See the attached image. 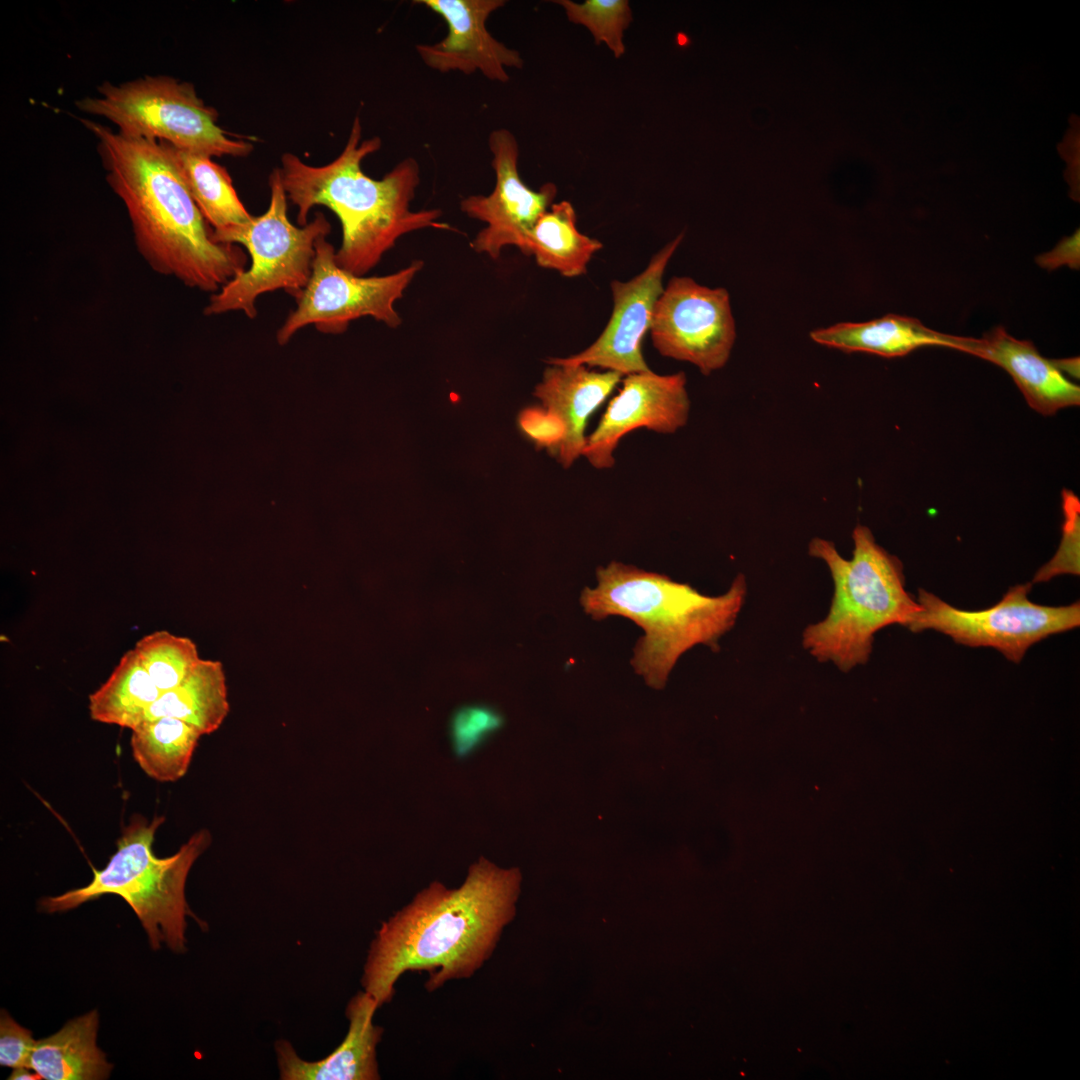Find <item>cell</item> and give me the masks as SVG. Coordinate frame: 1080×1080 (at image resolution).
Listing matches in <instances>:
<instances>
[{"mask_svg": "<svg viewBox=\"0 0 1080 1080\" xmlns=\"http://www.w3.org/2000/svg\"><path fill=\"white\" fill-rule=\"evenodd\" d=\"M1036 262L1048 270H1054L1061 265L1078 269L1080 264L1079 230L1072 236L1064 238L1052 251L1038 256Z\"/></svg>", "mask_w": 1080, "mask_h": 1080, "instance_id": "31", "label": "cell"}, {"mask_svg": "<svg viewBox=\"0 0 1080 1080\" xmlns=\"http://www.w3.org/2000/svg\"><path fill=\"white\" fill-rule=\"evenodd\" d=\"M1064 498V524L1062 539L1054 557L1042 566L1035 574L1033 583L1047 582L1052 578L1063 575H1079V535L1080 516L1079 501L1073 493L1066 491Z\"/></svg>", "mask_w": 1080, "mask_h": 1080, "instance_id": "28", "label": "cell"}, {"mask_svg": "<svg viewBox=\"0 0 1080 1080\" xmlns=\"http://www.w3.org/2000/svg\"><path fill=\"white\" fill-rule=\"evenodd\" d=\"M131 731L135 761L160 782H174L186 774L201 736L189 724L172 717L145 720Z\"/></svg>", "mask_w": 1080, "mask_h": 1080, "instance_id": "25", "label": "cell"}, {"mask_svg": "<svg viewBox=\"0 0 1080 1080\" xmlns=\"http://www.w3.org/2000/svg\"><path fill=\"white\" fill-rule=\"evenodd\" d=\"M379 1008L367 992H359L347 1005L349 1028L342 1043L317 1061L302 1059L286 1040L275 1044L280 1078L283 1080H377L380 1079L376 1048L383 1029L373 1024Z\"/></svg>", "mask_w": 1080, "mask_h": 1080, "instance_id": "18", "label": "cell"}, {"mask_svg": "<svg viewBox=\"0 0 1080 1080\" xmlns=\"http://www.w3.org/2000/svg\"><path fill=\"white\" fill-rule=\"evenodd\" d=\"M98 91V97L78 100V109L108 119L124 134L209 157H246L253 151L250 142L231 138L217 125V111L198 97L191 83L145 76L119 85L106 82Z\"/></svg>", "mask_w": 1080, "mask_h": 1080, "instance_id": "8", "label": "cell"}, {"mask_svg": "<svg viewBox=\"0 0 1080 1080\" xmlns=\"http://www.w3.org/2000/svg\"><path fill=\"white\" fill-rule=\"evenodd\" d=\"M96 1010L67 1022L57 1033L36 1041L31 1068L46 1080H99L112 1065L96 1045Z\"/></svg>", "mask_w": 1080, "mask_h": 1080, "instance_id": "20", "label": "cell"}, {"mask_svg": "<svg viewBox=\"0 0 1080 1080\" xmlns=\"http://www.w3.org/2000/svg\"><path fill=\"white\" fill-rule=\"evenodd\" d=\"M269 186L270 203L262 215L253 216L242 225L213 230L217 243L243 245L251 264L210 295L203 311L207 316L241 311L254 319L259 296L284 290L296 298L310 279L315 244L319 238L328 236L331 225L321 212L305 226L297 227L290 222L279 167L271 172Z\"/></svg>", "mask_w": 1080, "mask_h": 1080, "instance_id": "7", "label": "cell"}, {"mask_svg": "<svg viewBox=\"0 0 1080 1080\" xmlns=\"http://www.w3.org/2000/svg\"><path fill=\"white\" fill-rule=\"evenodd\" d=\"M8 1079L20 1080V1079H42V1077L29 1067H17L13 1068L12 1073Z\"/></svg>", "mask_w": 1080, "mask_h": 1080, "instance_id": "33", "label": "cell"}, {"mask_svg": "<svg viewBox=\"0 0 1080 1080\" xmlns=\"http://www.w3.org/2000/svg\"><path fill=\"white\" fill-rule=\"evenodd\" d=\"M488 146L495 173L494 189L489 195H471L460 203L463 213L486 224L472 247L492 259H497L506 246H515L528 256L529 235L553 204L557 188L546 183L535 191L524 184L518 171L519 146L511 131L493 130Z\"/></svg>", "mask_w": 1080, "mask_h": 1080, "instance_id": "12", "label": "cell"}, {"mask_svg": "<svg viewBox=\"0 0 1080 1080\" xmlns=\"http://www.w3.org/2000/svg\"><path fill=\"white\" fill-rule=\"evenodd\" d=\"M161 142L171 154L188 191L213 230L242 225L252 219L223 166L207 155Z\"/></svg>", "mask_w": 1080, "mask_h": 1080, "instance_id": "22", "label": "cell"}, {"mask_svg": "<svg viewBox=\"0 0 1080 1080\" xmlns=\"http://www.w3.org/2000/svg\"><path fill=\"white\" fill-rule=\"evenodd\" d=\"M1032 583L1009 588L992 607L980 611L962 610L935 594L919 589L920 610L906 625L911 632L935 630L969 647H991L1008 660L1020 663L1035 643L1080 624V603L1046 606L1032 602Z\"/></svg>", "mask_w": 1080, "mask_h": 1080, "instance_id": "9", "label": "cell"}, {"mask_svg": "<svg viewBox=\"0 0 1080 1080\" xmlns=\"http://www.w3.org/2000/svg\"><path fill=\"white\" fill-rule=\"evenodd\" d=\"M361 136L356 116L343 151L332 162L311 166L295 154L285 153L279 167L287 198L297 207L299 226L309 222L314 206H325L336 214L342 227L336 263L356 276L374 268L404 234L423 228L454 230L438 221V209H410L420 183L414 158H405L382 179L363 172L362 161L378 151L382 141L379 137L361 140Z\"/></svg>", "mask_w": 1080, "mask_h": 1080, "instance_id": "3", "label": "cell"}, {"mask_svg": "<svg viewBox=\"0 0 1080 1080\" xmlns=\"http://www.w3.org/2000/svg\"><path fill=\"white\" fill-rule=\"evenodd\" d=\"M36 1045L31 1032L20 1026L6 1011L0 1018V1064L10 1068L29 1067Z\"/></svg>", "mask_w": 1080, "mask_h": 1080, "instance_id": "30", "label": "cell"}, {"mask_svg": "<svg viewBox=\"0 0 1080 1080\" xmlns=\"http://www.w3.org/2000/svg\"><path fill=\"white\" fill-rule=\"evenodd\" d=\"M963 352L1004 369L1028 405L1044 416L1080 404V387L1067 379L1051 359L1043 357L1031 341L1014 338L1002 326L982 338L967 337Z\"/></svg>", "mask_w": 1080, "mask_h": 1080, "instance_id": "17", "label": "cell"}, {"mask_svg": "<svg viewBox=\"0 0 1080 1080\" xmlns=\"http://www.w3.org/2000/svg\"><path fill=\"white\" fill-rule=\"evenodd\" d=\"M1052 362L1062 374L1079 378V357L1052 359Z\"/></svg>", "mask_w": 1080, "mask_h": 1080, "instance_id": "32", "label": "cell"}, {"mask_svg": "<svg viewBox=\"0 0 1080 1080\" xmlns=\"http://www.w3.org/2000/svg\"><path fill=\"white\" fill-rule=\"evenodd\" d=\"M446 23L448 32L439 42L417 44L416 52L432 70L464 74L480 72L491 81L509 80L507 68L521 69L517 50L494 38L486 27L490 15L503 7L504 0H417Z\"/></svg>", "mask_w": 1080, "mask_h": 1080, "instance_id": "15", "label": "cell"}, {"mask_svg": "<svg viewBox=\"0 0 1080 1080\" xmlns=\"http://www.w3.org/2000/svg\"><path fill=\"white\" fill-rule=\"evenodd\" d=\"M622 376L615 371H593L585 365H552L545 370L534 395L560 429V440L551 453L565 468L582 455L588 418Z\"/></svg>", "mask_w": 1080, "mask_h": 1080, "instance_id": "16", "label": "cell"}, {"mask_svg": "<svg viewBox=\"0 0 1080 1080\" xmlns=\"http://www.w3.org/2000/svg\"><path fill=\"white\" fill-rule=\"evenodd\" d=\"M163 816L148 821L135 815L123 828L117 850L107 865L93 869L92 881L81 888L40 901L49 913L74 909L105 894L122 897L141 921L152 949L161 942L174 952L185 951L186 916H194L185 898L188 873L211 843L208 830L193 834L179 850L165 858L156 857L152 844Z\"/></svg>", "mask_w": 1080, "mask_h": 1080, "instance_id": "6", "label": "cell"}, {"mask_svg": "<svg viewBox=\"0 0 1080 1080\" xmlns=\"http://www.w3.org/2000/svg\"><path fill=\"white\" fill-rule=\"evenodd\" d=\"M596 577V587L581 593L583 610L595 620L625 617L643 629L631 665L657 689L686 651L699 644L719 649L718 640L735 625L747 595L742 574L718 596L617 561L599 567Z\"/></svg>", "mask_w": 1080, "mask_h": 1080, "instance_id": "4", "label": "cell"}, {"mask_svg": "<svg viewBox=\"0 0 1080 1080\" xmlns=\"http://www.w3.org/2000/svg\"><path fill=\"white\" fill-rule=\"evenodd\" d=\"M520 883L517 868H501L484 857L457 888L430 883L377 931L364 966L365 992L381 1007L407 971L428 972V991L471 977L513 920Z\"/></svg>", "mask_w": 1080, "mask_h": 1080, "instance_id": "1", "label": "cell"}, {"mask_svg": "<svg viewBox=\"0 0 1080 1080\" xmlns=\"http://www.w3.org/2000/svg\"><path fill=\"white\" fill-rule=\"evenodd\" d=\"M649 331L661 355L709 375L725 366L736 338L729 293L673 277L655 303Z\"/></svg>", "mask_w": 1080, "mask_h": 1080, "instance_id": "11", "label": "cell"}, {"mask_svg": "<svg viewBox=\"0 0 1080 1080\" xmlns=\"http://www.w3.org/2000/svg\"><path fill=\"white\" fill-rule=\"evenodd\" d=\"M133 650L161 692L179 685L201 659L191 639L166 630L143 636Z\"/></svg>", "mask_w": 1080, "mask_h": 1080, "instance_id": "26", "label": "cell"}, {"mask_svg": "<svg viewBox=\"0 0 1080 1080\" xmlns=\"http://www.w3.org/2000/svg\"><path fill=\"white\" fill-rule=\"evenodd\" d=\"M851 559L835 544L815 537L810 556L828 567L834 586L824 619L809 624L802 646L819 662H830L848 672L870 658L875 634L890 625L906 627L920 605L905 588L902 562L880 546L872 531L858 524L852 532Z\"/></svg>", "mask_w": 1080, "mask_h": 1080, "instance_id": "5", "label": "cell"}, {"mask_svg": "<svg viewBox=\"0 0 1080 1080\" xmlns=\"http://www.w3.org/2000/svg\"><path fill=\"white\" fill-rule=\"evenodd\" d=\"M810 338L844 352H866L886 358L901 357L923 346L964 351L967 337L928 328L918 319L888 314L867 322H844L810 332Z\"/></svg>", "mask_w": 1080, "mask_h": 1080, "instance_id": "19", "label": "cell"}, {"mask_svg": "<svg viewBox=\"0 0 1080 1080\" xmlns=\"http://www.w3.org/2000/svg\"><path fill=\"white\" fill-rule=\"evenodd\" d=\"M622 388L609 402L582 455L597 469L614 465L613 452L623 436L638 428L670 434L689 418L690 400L684 372L625 375Z\"/></svg>", "mask_w": 1080, "mask_h": 1080, "instance_id": "14", "label": "cell"}, {"mask_svg": "<svg viewBox=\"0 0 1080 1080\" xmlns=\"http://www.w3.org/2000/svg\"><path fill=\"white\" fill-rule=\"evenodd\" d=\"M501 724L498 713L486 706L460 709L452 720V736L458 749H470Z\"/></svg>", "mask_w": 1080, "mask_h": 1080, "instance_id": "29", "label": "cell"}, {"mask_svg": "<svg viewBox=\"0 0 1080 1080\" xmlns=\"http://www.w3.org/2000/svg\"><path fill=\"white\" fill-rule=\"evenodd\" d=\"M81 122L98 140L107 182L126 207L138 252L155 272L214 294L246 270L239 245L214 240L161 141Z\"/></svg>", "mask_w": 1080, "mask_h": 1080, "instance_id": "2", "label": "cell"}, {"mask_svg": "<svg viewBox=\"0 0 1080 1080\" xmlns=\"http://www.w3.org/2000/svg\"><path fill=\"white\" fill-rule=\"evenodd\" d=\"M161 690L133 649L119 660L108 679L89 696L91 719L133 730L146 719Z\"/></svg>", "mask_w": 1080, "mask_h": 1080, "instance_id": "24", "label": "cell"}, {"mask_svg": "<svg viewBox=\"0 0 1080 1080\" xmlns=\"http://www.w3.org/2000/svg\"><path fill=\"white\" fill-rule=\"evenodd\" d=\"M683 234L662 248L646 269L627 282L613 281V311L605 329L588 348L566 358H550V365H585L622 375L650 371L642 354V340L650 329L655 303L663 291L662 277Z\"/></svg>", "mask_w": 1080, "mask_h": 1080, "instance_id": "13", "label": "cell"}, {"mask_svg": "<svg viewBox=\"0 0 1080 1080\" xmlns=\"http://www.w3.org/2000/svg\"><path fill=\"white\" fill-rule=\"evenodd\" d=\"M560 5L574 24L586 27L597 45L604 43L615 58L624 55V32L632 22V10L627 0L554 1Z\"/></svg>", "mask_w": 1080, "mask_h": 1080, "instance_id": "27", "label": "cell"}, {"mask_svg": "<svg viewBox=\"0 0 1080 1080\" xmlns=\"http://www.w3.org/2000/svg\"><path fill=\"white\" fill-rule=\"evenodd\" d=\"M577 217L569 201L553 203L538 219L528 239V256L539 266L565 277L584 274L602 243L579 232Z\"/></svg>", "mask_w": 1080, "mask_h": 1080, "instance_id": "23", "label": "cell"}, {"mask_svg": "<svg viewBox=\"0 0 1080 1080\" xmlns=\"http://www.w3.org/2000/svg\"><path fill=\"white\" fill-rule=\"evenodd\" d=\"M228 712L226 678L221 662L200 659L179 685L161 692L148 709L145 720L176 718L202 736L216 731Z\"/></svg>", "mask_w": 1080, "mask_h": 1080, "instance_id": "21", "label": "cell"}, {"mask_svg": "<svg viewBox=\"0 0 1080 1080\" xmlns=\"http://www.w3.org/2000/svg\"><path fill=\"white\" fill-rule=\"evenodd\" d=\"M326 237L316 242L310 279L295 298L296 308L277 331L280 345L288 343L298 330L308 325L322 333L341 334L352 321L366 316L391 328L401 324L394 304L421 270L423 262L413 261L385 276H356L338 266L336 250Z\"/></svg>", "mask_w": 1080, "mask_h": 1080, "instance_id": "10", "label": "cell"}]
</instances>
